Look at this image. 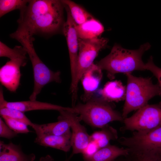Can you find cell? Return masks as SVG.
Masks as SVG:
<instances>
[{
	"label": "cell",
	"mask_w": 161,
	"mask_h": 161,
	"mask_svg": "<svg viewBox=\"0 0 161 161\" xmlns=\"http://www.w3.org/2000/svg\"><path fill=\"white\" fill-rule=\"evenodd\" d=\"M61 0H29L27 5L20 10L16 30L33 36L45 37L62 30L65 21Z\"/></svg>",
	"instance_id": "obj_1"
},
{
	"label": "cell",
	"mask_w": 161,
	"mask_h": 161,
	"mask_svg": "<svg viewBox=\"0 0 161 161\" xmlns=\"http://www.w3.org/2000/svg\"><path fill=\"white\" fill-rule=\"evenodd\" d=\"M150 47V44L148 42L135 50L126 49L115 44L110 53L96 64L102 70L106 71L108 76L111 79L119 73L126 74L136 70H145V64L142 60V57Z\"/></svg>",
	"instance_id": "obj_2"
},
{
	"label": "cell",
	"mask_w": 161,
	"mask_h": 161,
	"mask_svg": "<svg viewBox=\"0 0 161 161\" xmlns=\"http://www.w3.org/2000/svg\"><path fill=\"white\" fill-rule=\"evenodd\" d=\"M10 37L19 42L24 48L31 61L33 71L34 85L33 91L29 97L30 100H35L42 88L52 82L60 83L59 71L54 72L50 69L41 60L34 49V38L28 34L16 31Z\"/></svg>",
	"instance_id": "obj_3"
},
{
	"label": "cell",
	"mask_w": 161,
	"mask_h": 161,
	"mask_svg": "<svg viewBox=\"0 0 161 161\" xmlns=\"http://www.w3.org/2000/svg\"><path fill=\"white\" fill-rule=\"evenodd\" d=\"M125 74L127 82L122 114L124 119L131 112L148 104V101L153 97L161 96V89L158 83H153L151 78L137 77L130 73Z\"/></svg>",
	"instance_id": "obj_4"
},
{
	"label": "cell",
	"mask_w": 161,
	"mask_h": 161,
	"mask_svg": "<svg viewBox=\"0 0 161 161\" xmlns=\"http://www.w3.org/2000/svg\"><path fill=\"white\" fill-rule=\"evenodd\" d=\"M73 107L80 120L96 128H102L110 122L124 120L122 114L115 110L109 102L102 99H90Z\"/></svg>",
	"instance_id": "obj_5"
},
{
	"label": "cell",
	"mask_w": 161,
	"mask_h": 161,
	"mask_svg": "<svg viewBox=\"0 0 161 161\" xmlns=\"http://www.w3.org/2000/svg\"><path fill=\"white\" fill-rule=\"evenodd\" d=\"M123 122L122 131L143 134L154 129L161 125V102L147 104L131 117L124 119Z\"/></svg>",
	"instance_id": "obj_6"
},
{
	"label": "cell",
	"mask_w": 161,
	"mask_h": 161,
	"mask_svg": "<svg viewBox=\"0 0 161 161\" xmlns=\"http://www.w3.org/2000/svg\"><path fill=\"white\" fill-rule=\"evenodd\" d=\"M129 152H141L161 149V125L145 133L134 131L129 137H122L118 140Z\"/></svg>",
	"instance_id": "obj_7"
},
{
	"label": "cell",
	"mask_w": 161,
	"mask_h": 161,
	"mask_svg": "<svg viewBox=\"0 0 161 161\" xmlns=\"http://www.w3.org/2000/svg\"><path fill=\"white\" fill-rule=\"evenodd\" d=\"M108 40L98 38L78 39V52L76 83H78L84 73L93 64L100 51L107 46Z\"/></svg>",
	"instance_id": "obj_8"
},
{
	"label": "cell",
	"mask_w": 161,
	"mask_h": 161,
	"mask_svg": "<svg viewBox=\"0 0 161 161\" xmlns=\"http://www.w3.org/2000/svg\"><path fill=\"white\" fill-rule=\"evenodd\" d=\"M67 18L64 24L62 32L64 35L68 48L70 62L71 81L70 90L75 93L78 92L76 83L78 52V39L76 30V24L74 22L67 7L64 4Z\"/></svg>",
	"instance_id": "obj_9"
},
{
	"label": "cell",
	"mask_w": 161,
	"mask_h": 161,
	"mask_svg": "<svg viewBox=\"0 0 161 161\" xmlns=\"http://www.w3.org/2000/svg\"><path fill=\"white\" fill-rule=\"evenodd\" d=\"M69 122L72 129L71 157L75 154L84 153L91 143L90 135L80 123L78 114L73 112L62 110L59 111Z\"/></svg>",
	"instance_id": "obj_10"
},
{
	"label": "cell",
	"mask_w": 161,
	"mask_h": 161,
	"mask_svg": "<svg viewBox=\"0 0 161 161\" xmlns=\"http://www.w3.org/2000/svg\"><path fill=\"white\" fill-rule=\"evenodd\" d=\"M27 59H10L0 69V81L8 90L15 92L20 83V68L26 65Z\"/></svg>",
	"instance_id": "obj_11"
},
{
	"label": "cell",
	"mask_w": 161,
	"mask_h": 161,
	"mask_svg": "<svg viewBox=\"0 0 161 161\" xmlns=\"http://www.w3.org/2000/svg\"><path fill=\"white\" fill-rule=\"evenodd\" d=\"M0 91V108L7 107L17 109L23 112L36 110H67L75 112L73 107H64L47 102L30 100L27 101L8 102L4 97L2 89Z\"/></svg>",
	"instance_id": "obj_12"
},
{
	"label": "cell",
	"mask_w": 161,
	"mask_h": 161,
	"mask_svg": "<svg viewBox=\"0 0 161 161\" xmlns=\"http://www.w3.org/2000/svg\"><path fill=\"white\" fill-rule=\"evenodd\" d=\"M36 135L34 142L41 145L57 149L65 152L69 151L72 148V132L70 131L61 135Z\"/></svg>",
	"instance_id": "obj_13"
},
{
	"label": "cell",
	"mask_w": 161,
	"mask_h": 161,
	"mask_svg": "<svg viewBox=\"0 0 161 161\" xmlns=\"http://www.w3.org/2000/svg\"><path fill=\"white\" fill-rule=\"evenodd\" d=\"M129 152L126 148H120L109 144L91 154L83 156L84 161H114L120 157L127 156Z\"/></svg>",
	"instance_id": "obj_14"
},
{
	"label": "cell",
	"mask_w": 161,
	"mask_h": 161,
	"mask_svg": "<svg viewBox=\"0 0 161 161\" xmlns=\"http://www.w3.org/2000/svg\"><path fill=\"white\" fill-rule=\"evenodd\" d=\"M57 122L39 124L34 123L32 127L37 135L47 134L61 135L70 130V125L69 121L60 114Z\"/></svg>",
	"instance_id": "obj_15"
},
{
	"label": "cell",
	"mask_w": 161,
	"mask_h": 161,
	"mask_svg": "<svg viewBox=\"0 0 161 161\" xmlns=\"http://www.w3.org/2000/svg\"><path fill=\"white\" fill-rule=\"evenodd\" d=\"M102 71L96 64H93L83 75L80 80L86 97L85 100H89L90 96L98 87L102 78Z\"/></svg>",
	"instance_id": "obj_16"
},
{
	"label": "cell",
	"mask_w": 161,
	"mask_h": 161,
	"mask_svg": "<svg viewBox=\"0 0 161 161\" xmlns=\"http://www.w3.org/2000/svg\"><path fill=\"white\" fill-rule=\"evenodd\" d=\"M35 158L34 154H25L18 145L0 141V161H33Z\"/></svg>",
	"instance_id": "obj_17"
},
{
	"label": "cell",
	"mask_w": 161,
	"mask_h": 161,
	"mask_svg": "<svg viewBox=\"0 0 161 161\" xmlns=\"http://www.w3.org/2000/svg\"><path fill=\"white\" fill-rule=\"evenodd\" d=\"M79 38L91 39L99 38L104 31L103 24L94 18L76 26Z\"/></svg>",
	"instance_id": "obj_18"
},
{
	"label": "cell",
	"mask_w": 161,
	"mask_h": 161,
	"mask_svg": "<svg viewBox=\"0 0 161 161\" xmlns=\"http://www.w3.org/2000/svg\"><path fill=\"white\" fill-rule=\"evenodd\" d=\"M126 93L124 86L117 80L106 83L100 92L102 97L101 99L109 102L123 100L125 98Z\"/></svg>",
	"instance_id": "obj_19"
},
{
	"label": "cell",
	"mask_w": 161,
	"mask_h": 161,
	"mask_svg": "<svg viewBox=\"0 0 161 161\" xmlns=\"http://www.w3.org/2000/svg\"><path fill=\"white\" fill-rule=\"evenodd\" d=\"M102 129L90 135L91 143H95L98 149L108 145L111 140L117 138V131L112 127L107 125Z\"/></svg>",
	"instance_id": "obj_20"
},
{
	"label": "cell",
	"mask_w": 161,
	"mask_h": 161,
	"mask_svg": "<svg viewBox=\"0 0 161 161\" xmlns=\"http://www.w3.org/2000/svg\"><path fill=\"white\" fill-rule=\"evenodd\" d=\"M61 1L68 8L77 25L80 24L93 18L87 11L74 2L70 0H63Z\"/></svg>",
	"instance_id": "obj_21"
},
{
	"label": "cell",
	"mask_w": 161,
	"mask_h": 161,
	"mask_svg": "<svg viewBox=\"0 0 161 161\" xmlns=\"http://www.w3.org/2000/svg\"><path fill=\"white\" fill-rule=\"evenodd\" d=\"M27 54L26 51L22 46H16L11 48L2 42H0L1 57H6L10 59H27Z\"/></svg>",
	"instance_id": "obj_22"
},
{
	"label": "cell",
	"mask_w": 161,
	"mask_h": 161,
	"mask_svg": "<svg viewBox=\"0 0 161 161\" xmlns=\"http://www.w3.org/2000/svg\"><path fill=\"white\" fill-rule=\"evenodd\" d=\"M130 161H161V151L157 150L141 152H129Z\"/></svg>",
	"instance_id": "obj_23"
},
{
	"label": "cell",
	"mask_w": 161,
	"mask_h": 161,
	"mask_svg": "<svg viewBox=\"0 0 161 161\" xmlns=\"http://www.w3.org/2000/svg\"><path fill=\"white\" fill-rule=\"evenodd\" d=\"M28 0H0V17L16 10H20L27 4Z\"/></svg>",
	"instance_id": "obj_24"
},
{
	"label": "cell",
	"mask_w": 161,
	"mask_h": 161,
	"mask_svg": "<svg viewBox=\"0 0 161 161\" xmlns=\"http://www.w3.org/2000/svg\"><path fill=\"white\" fill-rule=\"evenodd\" d=\"M1 116H6L32 127V123L23 112L16 109L7 107L0 108Z\"/></svg>",
	"instance_id": "obj_25"
},
{
	"label": "cell",
	"mask_w": 161,
	"mask_h": 161,
	"mask_svg": "<svg viewBox=\"0 0 161 161\" xmlns=\"http://www.w3.org/2000/svg\"><path fill=\"white\" fill-rule=\"evenodd\" d=\"M5 122L17 134H27L30 132L26 124L6 116H2Z\"/></svg>",
	"instance_id": "obj_26"
},
{
	"label": "cell",
	"mask_w": 161,
	"mask_h": 161,
	"mask_svg": "<svg viewBox=\"0 0 161 161\" xmlns=\"http://www.w3.org/2000/svg\"><path fill=\"white\" fill-rule=\"evenodd\" d=\"M145 70L151 71L158 80V83L161 89V68L156 66L154 63L153 58L151 56L147 62L145 64Z\"/></svg>",
	"instance_id": "obj_27"
},
{
	"label": "cell",
	"mask_w": 161,
	"mask_h": 161,
	"mask_svg": "<svg viewBox=\"0 0 161 161\" xmlns=\"http://www.w3.org/2000/svg\"><path fill=\"white\" fill-rule=\"evenodd\" d=\"M18 134L13 131L0 118V137L11 139L16 137Z\"/></svg>",
	"instance_id": "obj_28"
},
{
	"label": "cell",
	"mask_w": 161,
	"mask_h": 161,
	"mask_svg": "<svg viewBox=\"0 0 161 161\" xmlns=\"http://www.w3.org/2000/svg\"><path fill=\"white\" fill-rule=\"evenodd\" d=\"M39 161H54V159L51 156L48 155L45 157H41ZM65 161H69V159H67Z\"/></svg>",
	"instance_id": "obj_29"
},
{
	"label": "cell",
	"mask_w": 161,
	"mask_h": 161,
	"mask_svg": "<svg viewBox=\"0 0 161 161\" xmlns=\"http://www.w3.org/2000/svg\"><path fill=\"white\" fill-rule=\"evenodd\" d=\"M114 161H130V160L129 158L126 156L119 157Z\"/></svg>",
	"instance_id": "obj_30"
},
{
	"label": "cell",
	"mask_w": 161,
	"mask_h": 161,
	"mask_svg": "<svg viewBox=\"0 0 161 161\" xmlns=\"http://www.w3.org/2000/svg\"></svg>",
	"instance_id": "obj_31"
}]
</instances>
